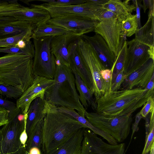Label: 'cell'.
<instances>
[{
    "label": "cell",
    "instance_id": "6da1fadb",
    "mask_svg": "<svg viewBox=\"0 0 154 154\" xmlns=\"http://www.w3.org/2000/svg\"><path fill=\"white\" fill-rule=\"evenodd\" d=\"M154 95V90L140 88L110 90L105 92L96 101L97 113L108 117H118L132 114Z\"/></svg>",
    "mask_w": 154,
    "mask_h": 154
},
{
    "label": "cell",
    "instance_id": "7a4b0ae2",
    "mask_svg": "<svg viewBox=\"0 0 154 154\" xmlns=\"http://www.w3.org/2000/svg\"><path fill=\"white\" fill-rule=\"evenodd\" d=\"M83 128H87L72 116L60 112L57 106L48 103L42 127V147L45 154L55 149Z\"/></svg>",
    "mask_w": 154,
    "mask_h": 154
},
{
    "label": "cell",
    "instance_id": "3957f363",
    "mask_svg": "<svg viewBox=\"0 0 154 154\" xmlns=\"http://www.w3.org/2000/svg\"><path fill=\"white\" fill-rule=\"evenodd\" d=\"M56 70L52 84L46 91L44 98L48 103L76 110L85 117L86 109L82 104L76 89L74 74L69 67L55 60Z\"/></svg>",
    "mask_w": 154,
    "mask_h": 154
},
{
    "label": "cell",
    "instance_id": "277c9868",
    "mask_svg": "<svg viewBox=\"0 0 154 154\" xmlns=\"http://www.w3.org/2000/svg\"><path fill=\"white\" fill-rule=\"evenodd\" d=\"M33 57L21 54H9L0 57V80L3 84L20 89L23 93L32 84L35 76Z\"/></svg>",
    "mask_w": 154,
    "mask_h": 154
},
{
    "label": "cell",
    "instance_id": "5b68a950",
    "mask_svg": "<svg viewBox=\"0 0 154 154\" xmlns=\"http://www.w3.org/2000/svg\"><path fill=\"white\" fill-rule=\"evenodd\" d=\"M24 128V116L19 109L0 129V154H24L20 137Z\"/></svg>",
    "mask_w": 154,
    "mask_h": 154
},
{
    "label": "cell",
    "instance_id": "8992f818",
    "mask_svg": "<svg viewBox=\"0 0 154 154\" xmlns=\"http://www.w3.org/2000/svg\"><path fill=\"white\" fill-rule=\"evenodd\" d=\"M132 114L108 117L97 112H86L85 117L93 125L111 135L117 142L124 141L128 135L133 121Z\"/></svg>",
    "mask_w": 154,
    "mask_h": 154
},
{
    "label": "cell",
    "instance_id": "52a82bcc",
    "mask_svg": "<svg viewBox=\"0 0 154 154\" xmlns=\"http://www.w3.org/2000/svg\"><path fill=\"white\" fill-rule=\"evenodd\" d=\"M53 37L48 36L33 39L35 54L32 69L34 76L54 79L56 70L55 59L50 49Z\"/></svg>",
    "mask_w": 154,
    "mask_h": 154
},
{
    "label": "cell",
    "instance_id": "ba28073f",
    "mask_svg": "<svg viewBox=\"0 0 154 154\" xmlns=\"http://www.w3.org/2000/svg\"><path fill=\"white\" fill-rule=\"evenodd\" d=\"M77 44L79 51L91 75L93 93L96 103L106 91L101 74L102 70L105 68L91 46L87 41L80 37L78 39Z\"/></svg>",
    "mask_w": 154,
    "mask_h": 154
},
{
    "label": "cell",
    "instance_id": "9c48e42d",
    "mask_svg": "<svg viewBox=\"0 0 154 154\" xmlns=\"http://www.w3.org/2000/svg\"><path fill=\"white\" fill-rule=\"evenodd\" d=\"M98 21L94 31L103 38L116 58L122 47L121 22L113 13L105 9L100 14Z\"/></svg>",
    "mask_w": 154,
    "mask_h": 154
},
{
    "label": "cell",
    "instance_id": "30bf717a",
    "mask_svg": "<svg viewBox=\"0 0 154 154\" xmlns=\"http://www.w3.org/2000/svg\"><path fill=\"white\" fill-rule=\"evenodd\" d=\"M32 7L40 8L47 11L52 18L67 16H80L98 21V18L104 10L102 6L86 0L82 4L63 6H51L46 3L31 4Z\"/></svg>",
    "mask_w": 154,
    "mask_h": 154
},
{
    "label": "cell",
    "instance_id": "8fae6325",
    "mask_svg": "<svg viewBox=\"0 0 154 154\" xmlns=\"http://www.w3.org/2000/svg\"><path fill=\"white\" fill-rule=\"evenodd\" d=\"M87 128L84 131L81 154H125V144H108Z\"/></svg>",
    "mask_w": 154,
    "mask_h": 154
},
{
    "label": "cell",
    "instance_id": "7c38bea8",
    "mask_svg": "<svg viewBox=\"0 0 154 154\" xmlns=\"http://www.w3.org/2000/svg\"><path fill=\"white\" fill-rule=\"evenodd\" d=\"M53 82V79L35 76L31 85L17 100V108L20 109L23 115L26 114L30 104L35 99L38 97L44 98L45 91Z\"/></svg>",
    "mask_w": 154,
    "mask_h": 154
},
{
    "label": "cell",
    "instance_id": "4fadbf2b",
    "mask_svg": "<svg viewBox=\"0 0 154 154\" xmlns=\"http://www.w3.org/2000/svg\"><path fill=\"white\" fill-rule=\"evenodd\" d=\"M98 21L80 16H67L51 18L47 23L59 26L81 36L94 31Z\"/></svg>",
    "mask_w": 154,
    "mask_h": 154
},
{
    "label": "cell",
    "instance_id": "5bb4252c",
    "mask_svg": "<svg viewBox=\"0 0 154 154\" xmlns=\"http://www.w3.org/2000/svg\"><path fill=\"white\" fill-rule=\"evenodd\" d=\"M126 57L124 72L127 75L150 58L149 53V47L134 38L127 41Z\"/></svg>",
    "mask_w": 154,
    "mask_h": 154
},
{
    "label": "cell",
    "instance_id": "9a60e30c",
    "mask_svg": "<svg viewBox=\"0 0 154 154\" xmlns=\"http://www.w3.org/2000/svg\"><path fill=\"white\" fill-rule=\"evenodd\" d=\"M9 16L18 20H22L31 23L36 27L46 23L51 18L49 12L43 8L24 7L20 5L15 9L0 12V17Z\"/></svg>",
    "mask_w": 154,
    "mask_h": 154
},
{
    "label": "cell",
    "instance_id": "2e32d148",
    "mask_svg": "<svg viewBox=\"0 0 154 154\" xmlns=\"http://www.w3.org/2000/svg\"><path fill=\"white\" fill-rule=\"evenodd\" d=\"M154 74V60H148L126 77L120 90L140 88L144 89Z\"/></svg>",
    "mask_w": 154,
    "mask_h": 154
},
{
    "label": "cell",
    "instance_id": "e0dca14e",
    "mask_svg": "<svg viewBox=\"0 0 154 154\" xmlns=\"http://www.w3.org/2000/svg\"><path fill=\"white\" fill-rule=\"evenodd\" d=\"M80 37L70 31L53 37L50 44V49L55 57V60L69 67V46L71 43Z\"/></svg>",
    "mask_w": 154,
    "mask_h": 154
},
{
    "label": "cell",
    "instance_id": "ac0fdd59",
    "mask_svg": "<svg viewBox=\"0 0 154 154\" xmlns=\"http://www.w3.org/2000/svg\"><path fill=\"white\" fill-rule=\"evenodd\" d=\"M81 37L90 45L105 69H111L116 58L103 38L96 33L92 36L84 34Z\"/></svg>",
    "mask_w": 154,
    "mask_h": 154
},
{
    "label": "cell",
    "instance_id": "d6986e66",
    "mask_svg": "<svg viewBox=\"0 0 154 154\" xmlns=\"http://www.w3.org/2000/svg\"><path fill=\"white\" fill-rule=\"evenodd\" d=\"M78 39L71 43L69 46V68L72 71L76 72L93 93L91 75L79 51Z\"/></svg>",
    "mask_w": 154,
    "mask_h": 154
},
{
    "label": "cell",
    "instance_id": "ffe728a7",
    "mask_svg": "<svg viewBox=\"0 0 154 154\" xmlns=\"http://www.w3.org/2000/svg\"><path fill=\"white\" fill-rule=\"evenodd\" d=\"M48 103L44 98L38 97L31 103L27 112L26 132L29 137L37 124L45 117Z\"/></svg>",
    "mask_w": 154,
    "mask_h": 154
},
{
    "label": "cell",
    "instance_id": "44dd1931",
    "mask_svg": "<svg viewBox=\"0 0 154 154\" xmlns=\"http://www.w3.org/2000/svg\"><path fill=\"white\" fill-rule=\"evenodd\" d=\"M85 128L79 129L63 143L47 154H81Z\"/></svg>",
    "mask_w": 154,
    "mask_h": 154
},
{
    "label": "cell",
    "instance_id": "7402d4cb",
    "mask_svg": "<svg viewBox=\"0 0 154 154\" xmlns=\"http://www.w3.org/2000/svg\"><path fill=\"white\" fill-rule=\"evenodd\" d=\"M36 27L33 23L22 20L0 24V39L13 36L30 30H34Z\"/></svg>",
    "mask_w": 154,
    "mask_h": 154
},
{
    "label": "cell",
    "instance_id": "603a6c76",
    "mask_svg": "<svg viewBox=\"0 0 154 154\" xmlns=\"http://www.w3.org/2000/svg\"><path fill=\"white\" fill-rule=\"evenodd\" d=\"M130 1L127 0L122 2L119 0H109L102 6V8L113 13L119 20L121 22L129 14L135 10V5L134 4L130 5Z\"/></svg>",
    "mask_w": 154,
    "mask_h": 154
},
{
    "label": "cell",
    "instance_id": "cb8c5ba5",
    "mask_svg": "<svg viewBox=\"0 0 154 154\" xmlns=\"http://www.w3.org/2000/svg\"><path fill=\"white\" fill-rule=\"evenodd\" d=\"M74 75L75 86L79 95V98L86 109L89 106L96 111L97 105L93 98V94L79 75L74 71H72Z\"/></svg>",
    "mask_w": 154,
    "mask_h": 154
},
{
    "label": "cell",
    "instance_id": "d4e9b609",
    "mask_svg": "<svg viewBox=\"0 0 154 154\" xmlns=\"http://www.w3.org/2000/svg\"><path fill=\"white\" fill-rule=\"evenodd\" d=\"M135 34L134 38L139 42L149 48L154 47V16L148 18L144 25Z\"/></svg>",
    "mask_w": 154,
    "mask_h": 154
},
{
    "label": "cell",
    "instance_id": "484cf974",
    "mask_svg": "<svg viewBox=\"0 0 154 154\" xmlns=\"http://www.w3.org/2000/svg\"><path fill=\"white\" fill-rule=\"evenodd\" d=\"M68 31L59 26L45 23L36 27L33 31L32 38L38 39L48 36H55L63 34Z\"/></svg>",
    "mask_w": 154,
    "mask_h": 154
},
{
    "label": "cell",
    "instance_id": "4316f807",
    "mask_svg": "<svg viewBox=\"0 0 154 154\" xmlns=\"http://www.w3.org/2000/svg\"><path fill=\"white\" fill-rule=\"evenodd\" d=\"M127 48V41L125 40L111 69V85L115 81L119 73L124 69Z\"/></svg>",
    "mask_w": 154,
    "mask_h": 154
},
{
    "label": "cell",
    "instance_id": "83f0119b",
    "mask_svg": "<svg viewBox=\"0 0 154 154\" xmlns=\"http://www.w3.org/2000/svg\"><path fill=\"white\" fill-rule=\"evenodd\" d=\"M43 120L37 124L28 138L25 148L26 150L28 152L31 148L35 147L38 148L40 150L41 149L42 145Z\"/></svg>",
    "mask_w": 154,
    "mask_h": 154
},
{
    "label": "cell",
    "instance_id": "f1b7e54d",
    "mask_svg": "<svg viewBox=\"0 0 154 154\" xmlns=\"http://www.w3.org/2000/svg\"><path fill=\"white\" fill-rule=\"evenodd\" d=\"M121 35L130 37L135 34L137 29L136 15L129 14L121 22Z\"/></svg>",
    "mask_w": 154,
    "mask_h": 154
},
{
    "label": "cell",
    "instance_id": "f546056e",
    "mask_svg": "<svg viewBox=\"0 0 154 154\" xmlns=\"http://www.w3.org/2000/svg\"><path fill=\"white\" fill-rule=\"evenodd\" d=\"M33 30L24 32L16 35L0 39V48H8L15 46L20 40L29 41L32 38Z\"/></svg>",
    "mask_w": 154,
    "mask_h": 154
},
{
    "label": "cell",
    "instance_id": "4dcf8cb0",
    "mask_svg": "<svg viewBox=\"0 0 154 154\" xmlns=\"http://www.w3.org/2000/svg\"><path fill=\"white\" fill-rule=\"evenodd\" d=\"M0 53H8L9 54H21L30 56L33 58L35 50L33 44L32 42L25 48L21 49L17 46L8 48H0Z\"/></svg>",
    "mask_w": 154,
    "mask_h": 154
},
{
    "label": "cell",
    "instance_id": "1f68e13d",
    "mask_svg": "<svg viewBox=\"0 0 154 154\" xmlns=\"http://www.w3.org/2000/svg\"><path fill=\"white\" fill-rule=\"evenodd\" d=\"M154 110L150 113V123L148 132L146 135L144 147L142 154H145L150 151L152 144L154 143Z\"/></svg>",
    "mask_w": 154,
    "mask_h": 154
},
{
    "label": "cell",
    "instance_id": "d6a6232c",
    "mask_svg": "<svg viewBox=\"0 0 154 154\" xmlns=\"http://www.w3.org/2000/svg\"><path fill=\"white\" fill-rule=\"evenodd\" d=\"M23 93L20 89L14 86L0 84V94L7 97L17 99L20 98Z\"/></svg>",
    "mask_w": 154,
    "mask_h": 154
},
{
    "label": "cell",
    "instance_id": "836d02e7",
    "mask_svg": "<svg viewBox=\"0 0 154 154\" xmlns=\"http://www.w3.org/2000/svg\"><path fill=\"white\" fill-rule=\"evenodd\" d=\"M39 1L50 5L57 6L79 5L86 2V0H41Z\"/></svg>",
    "mask_w": 154,
    "mask_h": 154
},
{
    "label": "cell",
    "instance_id": "e575fe53",
    "mask_svg": "<svg viewBox=\"0 0 154 154\" xmlns=\"http://www.w3.org/2000/svg\"><path fill=\"white\" fill-rule=\"evenodd\" d=\"M0 106L5 108L9 112V118L14 116L19 109L13 102L0 97Z\"/></svg>",
    "mask_w": 154,
    "mask_h": 154
},
{
    "label": "cell",
    "instance_id": "d590c367",
    "mask_svg": "<svg viewBox=\"0 0 154 154\" xmlns=\"http://www.w3.org/2000/svg\"><path fill=\"white\" fill-rule=\"evenodd\" d=\"M154 110V95L150 96L139 112L142 118H145Z\"/></svg>",
    "mask_w": 154,
    "mask_h": 154
},
{
    "label": "cell",
    "instance_id": "8d00e7d4",
    "mask_svg": "<svg viewBox=\"0 0 154 154\" xmlns=\"http://www.w3.org/2000/svg\"><path fill=\"white\" fill-rule=\"evenodd\" d=\"M126 75L122 70L118 75L114 82L111 85L110 90L112 91H117L119 90Z\"/></svg>",
    "mask_w": 154,
    "mask_h": 154
},
{
    "label": "cell",
    "instance_id": "74e56055",
    "mask_svg": "<svg viewBox=\"0 0 154 154\" xmlns=\"http://www.w3.org/2000/svg\"><path fill=\"white\" fill-rule=\"evenodd\" d=\"M132 1L133 2L136 7V15L137 24V30L140 29L142 27L141 24L140 12L141 8L142 7V5L141 3V1L135 0H132Z\"/></svg>",
    "mask_w": 154,
    "mask_h": 154
},
{
    "label": "cell",
    "instance_id": "f35d334b",
    "mask_svg": "<svg viewBox=\"0 0 154 154\" xmlns=\"http://www.w3.org/2000/svg\"><path fill=\"white\" fill-rule=\"evenodd\" d=\"M9 120V112L0 106V127L7 124Z\"/></svg>",
    "mask_w": 154,
    "mask_h": 154
},
{
    "label": "cell",
    "instance_id": "ab89813d",
    "mask_svg": "<svg viewBox=\"0 0 154 154\" xmlns=\"http://www.w3.org/2000/svg\"><path fill=\"white\" fill-rule=\"evenodd\" d=\"M142 118V117L140 114V112H138L135 116V122L133 124L132 128L133 131L131 137V140L132 137L135 131H137L138 130V124Z\"/></svg>",
    "mask_w": 154,
    "mask_h": 154
},
{
    "label": "cell",
    "instance_id": "60d3db41",
    "mask_svg": "<svg viewBox=\"0 0 154 154\" xmlns=\"http://www.w3.org/2000/svg\"><path fill=\"white\" fill-rule=\"evenodd\" d=\"M26 118H24V128L20 137V140L22 144L25 147L26 144L28 139V136L26 132Z\"/></svg>",
    "mask_w": 154,
    "mask_h": 154
},
{
    "label": "cell",
    "instance_id": "b9f144b4",
    "mask_svg": "<svg viewBox=\"0 0 154 154\" xmlns=\"http://www.w3.org/2000/svg\"><path fill=\"white\" fill-rule=\"evenodd\" d=\"M14 17L9 16L0 17V24L17 20Z\"/></svg>",
    "mask_w": 154,
    "mask_h": 154
},
{
    "label": "cell",
    "instance_id": "7bdbcfd3",
    "mask_svg": "<svg viewBox=\"0 0 154 154\" xmlns=\"http://www.w3.org/2000/svg\"><path fill=\"white\" fill-rule=\"evenodd\" d=\"M154 74H153L148 83L146 87L144 89L147 91H151L154 90Z\"/></svg>",
    "mask_w": 154,
    "mask_h": 154
},
{
    "label": "cell",
    "instance_id": "ee69618b",
    "mask_svg": "<svg viewBox=\"0 0 154 154\" xmlns=\"http://www.w3.org/2000/svg\"><path fill=\"white\" fill-rule=\"evenodd\" d=\"M31 41H26L24 40H21L19 41L15 46H17L19 48L23 49L26 48L28 44Z\"/></svg>",
    "mask_w": 154,
    "mask_h": 154
},
{
    "label": "cell",
    "instance_id": "f6af8a7d",
    "mask_svg": "<svg viewBox=\"0 0 154 154\" xmlns=\"http://www.w3.org/2000/svg\"><path fill=\"white\" fill-rule=\"evenodd\" d=\"M148 18L154 16V0H149V7Z\"/></svg>",
    "mask_w": 154,
    "mask_h": 154
},
{
    "label": "cell",
    "instance_id": "bcb514c9",
    "mask_svg": "<svg viewBox=\"0 0 154 154\" xmlns=\"http://www.w3.org/2000/svg\"><path fill=\"white\" fill-rule=\"evenodd\" d=\"M88 1L93 4L102 6L107 3L109 0H87Z\"/></svg>",
    "mask_w": 154,
    "mask_h": 154
},
{
    "label": "cell",
    "instance_id": "7dc6e473",
    "mask_svg": "<svg viewBox=\"0 0 154 154\" xmlns=\"http://www.w3.org/2000/svg\"><path fill=\"white\" fill-rule=\"evenodd\" d=\"M29 154H41L40 150L37 147L31 148L29 151Z\"/></svg>",
    "mask_w": 154,
    "mask_h": 154
},
{
    "label": "cell",
    "instance_id": "c3c4849f",
    "mask_svg": "<svg viewBox=\"0 0 154 154\" xmlns=\"http://www.w3.org/2000/svg\"><path fill=\"white\" fill-rule=\"evenodd\" d=\"M142 1L143 5H142V8L143 9L144 12L145 13L146 10L149 7V0H143Z\"/></svg>",
    "mask_w": 154,
    "mask_h": 154
},
{
    "label": "cell",
    "instance_id": "681fc988",
    "mask_svg": "<svg viewBox=\"0 0 154 154\" xmlns=\"http://www.w3.org/2000/svg\"><path fill=\"white\" fill-rule=\"evenodd\" d=\"M150 154H154V143L152 144L151 148Z\"/></svg>",
    "mask_w": 154,
    "mask_h": 154
},
{
    "label": "cell",
    "instance_id": "f907efd6",
    "mask_svg": "<svg viewBox=\"0 0 154 154\" xmlns=\"http://www.w3.org/2000/svg\"><path fill=\"white\" fill-rule=\"evenodd\" d=\"M24 154H29V152L26 150L25 152L24 153Z\"/></svg>",
    "mask_w": 154,
    "mask_h": 154
},
{
    "label": "cell",
    "instance_id": "816d5d0a",
    "mask_svg": "<svg viewBox=\"0 0 154 154\" xmlns=\"http://www.w3.org/2000/svg\"><path fill=\"white\" fill-rule=\"evenodd\" d=\"M145 154H150V151L146 153Z\"/></svg>",
    "mask_w": 154,
    "mask_h": 154
},
{
    "label": "cell",
    "instance_id": "f5cc1de1",
    "mask_svg": "<svg viewBox=\"0 0 154 154\" xmlns=\"http://www.w3.org/2000/svg\"><path fill=\"white\" fill-rule=\"evenodd\" d=\"M0 84H3L2 81L0 80Z\"/></svg>",
    "mask_w": 154,
    "mask_h": 154
}]
</instances>
